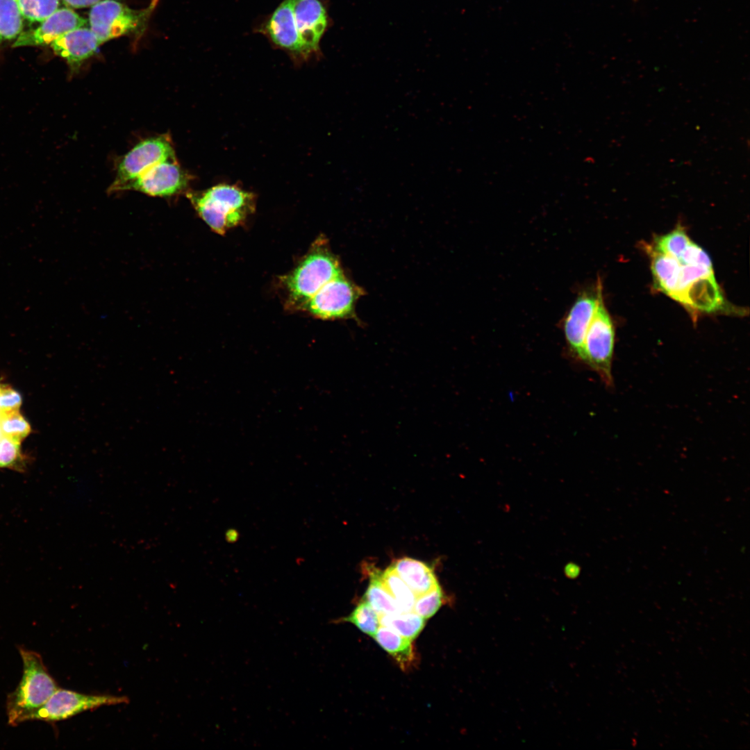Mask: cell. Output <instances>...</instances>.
I'll list each match as a JSON object with an SVG mask.
<instances>
[{
	"label": "cell",
	"mask_w": 750,
	"mask_h": 750,
	"mask_svg": "<svg viewBox=\"0 0 750 750\" xmlns=\"http://www.w3.org/2000/svg\"><path fill=\"white\" fill-rule=\"evenodd\" d=\"M614 345L615 328L601 294L584 338L581 362L594 370L608 386L612 384Z\"/></svg>",
	"instance_id": "277c9868"
},
{
	"label": "cell",
	"mask_w": 750,
	"mask_h": 750,
	"mask_svg": "<svg viewBox=\"0 0 750 750\" xmlns=\"http://www.w3.org/2000/svg\"><path fill=\"white\" fill-rule=\"evenodd\" d=\"M651 270L656 288L672 297L677 285L681 264L668 255L651 249Z\"/></svg>",
	"instance_id": "ac0fdd59"
},
{
	"label": "cell",
	"mask_w": 750,
	"mask_h": 750,
	"mask_svg": "<svg viewBox=\"0 0 750 750\" xmlns=\"http://www.w3.org/2000/svg\"><path fill=\"white\" fill-rule=\"evenodd\" d=\"M61 0H16L24 19L40 22L60 8Z\"/></svg>",
	"instance_id": "cb8c5ba5"
},
{
	"label": "cell",
	"mask_w": 750,
	"mask_h": 750,
	"mask_svg": "<svg viewBox=\"0 0 750 750\" xmlns=\"http://www.w3.org/2000/svg\"><path fill=\"white\" fill-rule=\"evenodd\" d=\"M373 638L403 671H408L415 666L417 656L412 640L381 625Z\"/></svg>",
	"instance_id": "e0dca14e"
},
{
	"label": "cell",
	"mask_w": 750,
	"mask_h": 750,
	"mask_svg": "<svg viewBox=\"0 0 750 750\" xmlns=\"http://www.w3.org/2000/svg\"><path fill=\"white\" fill-rule=\"evenodd\" d=\"M101 44L90 27L72 30L50 45L56 54L65 59L72 69H76L93 56Z\"/></svg>",
	"instance_id": "5bb4252c"
},
{
	"label": "cell",
	"mask_w": 750,
	"mask_h": 750,
	"mask_svg": "<svg viewBox=\"0 0 750 750\" xmlns=\"http://www.w3.org/2000/svg\"><path fill=\"white\" fill-rule=\"evenodd\" d=\"M333 624L349 622L353 624L362 633L374 637L380 625V616L365 600L361 601L352 612L331 622Z\"/></svg>",
	"instance_id": "603a6c76"
},
{
	"label": "cell",
	"mask_w": 750,
	"mask_h": 750,
	"mask_svg": "<svg viewBox=\"0 0 750 750\" xmlns=\"http://www.w3.org/2000/svg\"><path fill=\"white\" fill-rule=\"evenodd\" d=\"M126 697L91 695L58 688L31 716V720L54 723L104 706L127 703Z\"/></svg>",
	"instance_id": "52a82bcc"
},
{
	"label": "cell",
	"mask_w": 750,
	"mask_h": 750,
	"mask_svg": "<svg viewBox=\"0 0 750 750\" xmlns=\"http://www.w3.org/2000/svg\"><path fill=\"white\" fill-rule=\"evenodd\" d=\"M151 11V6L138 10L116 0H101L91 7L88 24L102 44L141 28Z\"/></svg>",
	"instance_id": "8992f818"
},
{
	"label": "cell",
	"mask_w": 750,
	"mask_h": 750,
	"mask_svg": "<svg viewBox=\"0 0 750 750\" xmlns=\"http://www.w3.org/2000/svg\"><path fill=\"white\" fill-rule=\"evenodd\" d=\"M392 565L416 597L439 585L433 567L423 561L403 557L396 560Z\"/></svg>",
	"instance_id": "2e32d148"
},
{
	"label": "cell",
	"mask_w": 750,
	"mask_h": 750,
	"mask_svg": "<svg viewBox=\"0 0 750 750\" xmlns=\"http://www.w3.org/2000/svg\"><path fill=\"white\" fill-rule=\"evenodd\" d=\"M681 265L712 268L708 255L703 249L691 242L678 260Z\"/></svg>",
	"instance_id": "f1b7e54d"
},
{
	"label": "cell",
	"mask_w": 750,
	"mask_h": 750,
	"mask_svg": "<svg viewBox=\"0 0 750 750\" xmlns=\"http://www.w3.org/2000/svg\"><path fill=\"white\" fill-rule=\"evenodd\" d=\"M343 273L338 258L324 239H319L296 267L281 278L288 306L301 308L328 282Z\"/></svg>",
	"instance_id": "7a4b0ae2"
},
{
	"label": "cell",
	"mask_w": 750,
	"mask_h": 750,
	"mask_svg": "<svg viewBox=\"0 0 750 750\" xmlns=\"http://www.w3.org/2000/svg\"><path fill=\"white\" fill-rule=\"evenodd\" d=\"M381 580L401 612L412 611L416 595L396 573L392 565L381 572Z\"/></svg>",
	"instance_id": "7402d4cb"
},
{
	"label": "cell",
	"mask_w": 750,
	"mask_h": 750,
	"mask_svg": "<svg viewBox=\"0 0 750 750\" xmlns=\"http://www.w3.org/2000/svg\"><path fill=\"white\" fill-rule=\"evenodd\" d=\"M565 576L569 579H575L581 573V567L574 562L567 563L563 569Z\"/></svg>",
	"instance_id": "1f68e13d"
},
{
	"label": "cell",
	"mask_w": 750,
	"mask_h": 750,
	"mask_svg": "<svg viewBox=\"0 0 750 750\" xmlns=\"http://www.w3.org/2000/svg\"><path fill=\"white\" fill-rule=\"evenodd\" d=\"M602 294L600 283L595 294L583 292L573 303L563 322V332L571 356L581 362L583 344Z\"/></svg>",
	"instance_id": "8fae6325"
},
{
	"label": "cell",
	"mask_w": 750,
	"mask_h": 750,
	"mask_svg": "<svg viewBox=\"0 0 750 750\" xmlns=\"http://www.w3.org/2000/svg\"><path fill=\"white\" fill-rule=\"evenodd\" d=\"M293 0H283L259 28L273 44L303 60L292 9Z\"/></svg>",
	"instance_id": "4fadbf2b"
},
{
	"label": "cell",
	"mask_w": 750,
	"mask_h": 750,
	"mask_svg": "<svg viewBox=\"0 0 750 750\" xmlns=\"http://www.w3.org/2000/svg\"><path fill=\"white\" fill-rule=\"evenodd\" d=\"M678 301L694 310L713 312L722 307L724 299L712 274L689 285Z\"/></svg>",
	"instance_id": "9a60e30c"
},
{
	"label": "cell",
	"mask_w": 750,
	"mask_h": 750,
	"mask_svg": "<svg viewBox=\"0 0 750 750\" xmlns=\"http://www.w3.org/2000/svg\"><path fill=\"white\" fill-rule=\"evenodd\" d=\"M22 440L2 435L0 437V467H13L21 457Z\"/></svg>",
	"instance_id": "83f0119b"
},
{
	"label": "cell",
	"mask_w": 750,
	"mask_h": 750,
	"mask_svg": "<svg viewBox=\"0 0 750 750\" xmlns=\"http://www.w3.org/2000/svg\"><path fill=\"white\" fill-rule=\"evenodd\" d=\"M189 180L188 175L175 159H170L152 166L122 190H133L153 197H170L185 189Z\"/></svg>",
	"instance_id": "9c48e42d"
},
{
	"label": "cell",
	"mask_w": 750,
	"mask_h": 750,
	"mask_svg": "<svg viewBox=\"0 0 750 750\" xmlns=\"http://www.w3.org/2000/svg\"><path fill=\"white\" fill-rule=\"evenodd\" d=\"M444 602L445 597L439 584L431 590L416 597L412 611L427 619L433 616Z\"/></svg>",
	"instance_id": "484cf974"
},
{
	"label": "cell",
	"mask_w": 750,
	"mask_h": 750,
	"mask_svg": "<svg viewBox=\"0 0 750 750\" xmlns=\"http://www.w3.org/2000/svg\"><path fill=\"white\" fill-rule=\"evenodd\" d=\"M364 294L343 272L324 285L301 311L322 319H356V305Z\"/></svg>",
	"instance_id": "5b68a950"
},
{
	"label": "cell",
	"mask_w": 750,
	"mask_h": 750,
	"mask_svg": "<svg viewBox=\"0 0 750 750\" xmlns=\"http://www.w3.org/2000/svg\"><path fill=\"white\" fill-rule=\"evenodd\" d=\"M18 650L23 663L22 676L6 702L8 724L11 726L31 720L32 715L59 688L40 654L23 647H18Z\"/></svg>",
	"instance_id": "6da1fadb"
},
{
	"label": "cell",
	"mask_w": 750,
	"mask_h": 750,
	"mask_svg": "<svg viewBox=\"0 0 750 750\" xmlns=\"http://www.w3.org/2000/svg\"><path fill=\"white\" fill-rule=\"evenodd\" d=\"M238 538V533L234 529H229L226 533V539L228 542H235Z\"/></svg>",
	"instance_id": "d6a6232c"
},
{
	"label": "cell",
	"mask_w": 750,
	"mask_h": 750,
	"mask_svg": "<svg viewBox=\"0 0 750 750\" xmlns=\"http://www.w3.org/2000/svg\"><path fill=\"white\" fill-rule=\"evenodd\" d=\"M292 9L303 60L319 51L328 25L327 12L320 0H293Z\"/></svg>",
	"instance_id": "30bf717a"
},
{
	"label": "cell",
	"mask_w": 750,
	"mask_h": 750,
	"mask_svg": "<svg viewBox=\"0 0 750 750\" xmlns=\"http://www.w3.org/2000/svg\"><path fill=\"white\" fill-rule=\"evenodd\" d=\"M369 583L364 598L372 608L382 615H391L402 612L397 603L385 587L381 580V572L375 567L367 570Z\"/></svg>",
	"instance_id": "d6986e66"
},
{
	"label": "cell",
	"mask_w": 750,
	"mask_h": 750,
	"mask_svg": "<svg viewBox=\"0 0 750 750\" xmlns=\"http://www.w3.org/2000/svg\"><path fill=\"white\" fill-rule=\"evenodd\" d=\"M24 19L16 0H0V49L23 32Z\"/></svg>",
	"instance_id": "ffe728a7"
},
{
	"label": "cell",
	"mask_w": 750,
	"mask_h": 750,
	"mask_svg": "<svg viewBox=\"0 0 750 750\" xmlns=\"http://www.w3.org/2000/svg\"><path fill=\"white\" fill-rule=\"evenodd\" d=\"M175 159L174 148L166 137L159 136L143 140L135 145L118 165L116 178L110 190H122L152 166Z\"/></svg>",
	"instance_id": "ba28073f"
},
{
	"label": "cell",
	"mask_w": 750,
	"mask_h": 750,
	"mask_svg": "<svg viewBox=\"0 0 750 750\" xmlns=\"http://www.w3.org/2000/svg\"><path fill=\"white\" fill-rule=\"evenodd\" d=\"M425 624L426 619L414 611L380 616L381 626H386L412 641L419 635Z\"/></svg>",
	"instance_id": "44dd1931"
},
{
	"label": "cell",
	"mask_w": 750,
	"mask_h": 750,
	"mask_svg": "<svg viewBox=\"0 0 750 750\" xmlns=\"http://www.w3.org/2000/svg\"><path fill=\"white\" fill-rule=\"evenodd\" d=\"M39 25L25 31L12 43L13 47H36L51 44L65 33L75 28L87 26L88 22L71 8H60Z\"/></svg>",
	"instance_id": "7c38bea8"
},
{
	"label": "cell",
	"mask_w": 750,
	"mask_h": 750,
	"mask_svg": "<svg viewBox=\"0 0 750 750\" xmlns=\"http://www.w3.org/2000/svg\"><path fill=\"white\" fill-rule=\"evenodd\" d=\"M189 197L199 217L219 234L244 222L255 210V195L237 185L219 184Z\"/></svg>",
	"instance_id": "3957f363"
},
{
	"label": "cell",
	"mask_w": 750,
	"mask_h": 750,
	"mask_svg": "<svg viewBox=\"0 0 750 750\" xmlns=\"http://www.w3.org/2000/svg\"><path fill=\"white\" fill-rule=\"evenodd\" d=\"M691 242L683 228H677L658 238L654 249L678 260Z\"/></svg>",
	"instance_id": "d4e9b609"
},
{
	"label": "cell",
	"mask_w": 750,
	"mask_h": 750,
	"mask_svg": "<svg viewBox=\"0 0 750 750\" xmlns=\"http://www.w3.org/2000/svg\"><path fill=\"white\" fill-rule=\"evenodd\" d=\"M69 8H83L92 7L101 0H61Z\"/></svg>",
	"instance_id": "4dcf8cb0"
},
{
	"label": "cell",
	"mask_w": 750,
	"mask_h": 750,
	"mask_svg": "<svg viewBox=\"0 0 750 750\" xmlns=\"http://www.w3.org/2000/svg\"><path fill=\"white\" fill-rule=\"evenodd\" d=\"M22 401L18 392L8 385L0 384V413L18 410Z\"/></svg>",
	"instance_id": "f546056e"
},
{
	"label": "cell",
	"mask_w": 750,
	"mask_h": 750,
	"mask_svg": "<svg viewBox=\"0 0 750 750\" xmlns=\"http://www.w3.org/2000/svg\"><path fill=\"white\" fill-rule=\"evenodd\" d=\"M0 428L4 435L22 440L31 433L28 422L19 410L0 413Z\"/></svg>",
	"instance_id": "4316f807"
}]
</instances>
